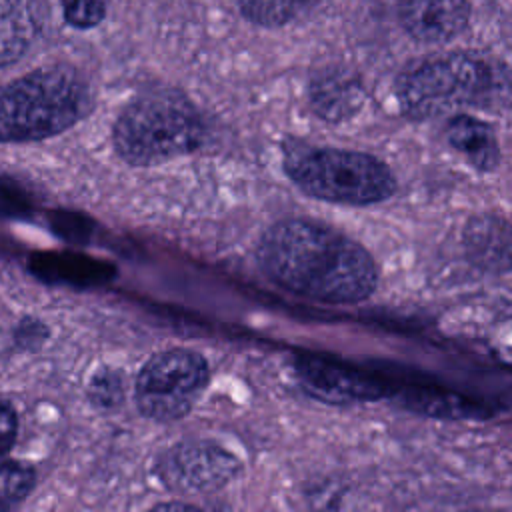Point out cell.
Returning a JSON list of instances; mask_svg holds the SVG:
<instances>
[{
    "instance_id": "6da1fadb",
    "label": "cell",
    "mask_w": 512,
    "mask_h": 512,
    "mask_svg": "<svg viewBox=\"0 0 512 512\" xmlns=\"http://www.w3.org/2000/svg\"><path fill=\"white\" fill-rule=\"evenodd\" d=\"M260 270L280 288L326 304H356L378 286L370 252L340 230L310 218L272 224L256 248Z\"/></svg>"
},
{
    "instance_id": "7a4b0ae2",
    "label": "cell",
    "mask_w": 512,
    "mask_h": 512,
    "mask_svg": "<svg viewBox=\"0 0 512 512\" xmlns=\"http://www.w3.org/2000/svg\"><path fill=\"white\" fill-rule=\"evenodd\" d=\"M92 110L82 74L54 64L0 86V142H38L78 124Z\"/></svg>"
},
{
    "instance_id": "3957f363",
    "label": "cell",
    "mask_w": 512,
    "mask_h": 512,
    "mask_svg": "<svg viewBox=\"0 0 512 512\" xmlns=\"http://www.w3.org/2000/svg\"><path fill=\"white\" fill-rule=\"evenodd\" d=\"M116 154L132 166H156L190 154L204 142V120L174 90L138 96L112 128Z\"/></svg>"
},
{
    "instance_id": "277c9868",
    "label": "cell",
    "mask_w": 512,
    "mask_h": 512,
    "mask_svg": "<svg viewBox=\"0 0 512 512\" xmlns=\"http://www.w3.org/2000/svg\"><path fill=\"white\" fill-rule=\"evenodd\" d=\"M496 92L498 76L494 68L480 56L466 52L422 60L396 82L398 104L414 120H430L484 106Z\"/></svg>"
},
{
    "instance_id": "5b68a950",
    "label": "cell",
    "mask_w": 512,
    "mask_h": 512,
    "mask_svg": "<svg viewBox=\"0 0 512 512\" xmlns=\"http://www.w3.org/2000/svg\"><path fill=\"white\" fill-rule=\"evenodd\" d=\"M286 172L304 194L332 204L368 206L396 192L390 168L358 150L308 148L288 154Z\"/></svg>"
},
{
    "instance_id": "8992f818",
    "label": "cell",
    "mask_w": 512,
    "mask_h": 512,
    "mask_svg": "<svg viewBox=\"0 0 512 512\" xmlns=\"http://www.w3.org/2000/svg\"><path fill=\"white\" fill-rule=\"evenodd\" d=\"M210 380L206 358L190 348L154 354L136 376L134 400L142 416L172 422L186 416Z\"/></svg>"
},
{
    "instance_id": "52a82bcc",
    "label": "cell",
    "mask_w": 512,
    "mask_h": 512,
    "mask_svg": "<svg viewBox=\"0 0 512 512\" xmlns=\"http://www.w3.org/2000/svg\"><path fill=\"white\" fill-rule=\"evenodd\" d=\"M240 470V460L210 440L174 444L158 460L162 484L180 494H210L224 488Z\"/></svg>"
},
{
    "instance_id": "ba28073f",
    "label": "cell",
    "mask_w": 512,
    "mask_h": 512,
    "mask_svg": "<svg viewBox=\"0 0 512 512\" xmlns=\"http://www.w3.org/2000/svg\"><path fill=\"white\" fill-rule=\"evenodd\" d=\"M468 20L466 0H402L400 4V24L418 42H448L464 32Z\"/></svg>"
},
{
    "instance_id": "9c48e42d",
    "label": "cell",
    "mask_w": 512,
    "mask_h": 512,
    "mask_svg": "<svg viewBox=\"0 0 512 512\" xmlns=\"http://www.w3.org/2000/svg\"><path fill=\"white\" fill-rule=\"evenodd\" d=\"M366 100L360 78L344 68H326L310 82V104L328 122H342L354 116Z\"/></svg>"
},
{
    "instance_id": "30bf717a",
    "label": "cell",
    "mask_w": 512,
    "mask_h": 512,
    "mask_svg": "<svg viewBox=\"0 0 512 512\" xmlns=\"http://www.w3.org/2000/svg\"><path fill=\"white\" fill-rule=\"evenodd\" d=\"M446 138L474 168L490 172L500 162V148L494 128L470 114H452L446 126Z\"/></svg>"
},
{
    "instance_id": "8fae6325",
    "label": "cell",
    "mask_w": 512,
    "mask_h": 512,
    "mask_svg": "<svg viewBox=\"0 0 512 512\" xmlns=\"http://www.w3.org/2000/svg\"><path fill=\"white\" fill-rule=\"evenodd\" d=\"M38 32L28 0H0V68L20 60Z\"/></svg>"
},
{
    "instance_id": "7c38bea8",
    "label": "cell",
    "mask_w": 512,
    "mask_h": 512,
    "mask_svg": "<svg viewBox=\"0 0 512 512\" xmlns=\"http://www.w3.org/2000/svg\"><path fill=\"white\" fill-rule=\"evenodd\" d=\"M300 376L306 388L330 402H346L378 394L372 392L370 384L358 374L346 372L338 366H328L324 362H304L300 368Z\"/></svg>"
},
{
    "instance_id": "4fadbf2b",
    "label": "cell",
    "mask_w": 512,
    "mask_h": 512,
    "mask_svg": "<svg viewBox=\"0 0 512 512\" xmlns=\"http://www.w3.org/2000/svg\"><path fill=\"white\" fill-rule=\"evenodd\" d=\"M318 0H234L240 14L258 26H282Z\"/></svg>"
},
{
    "instance_id": "5bb4252c",
    "label": "cell",
    "mask_w": 512,
    "mask_h": 512,
    "mask_svg": "<svg viewBox=\"0 0 512 512\" xmlns=\"http://www.w3.org/2000/svg\"><path fill=\"white\" fill-rule=\"evenodd\" d=\"M34 482L36 474L32 466L10 456L0 460V510L20 504L32 492Z\"/></svg>"
},
{
    "instance_id": "9a60e30c",
    "label": "cell",
    "mask_w": 512,
    "mask_h": 512,
    "mask_svg": "<svg viewBox=\"0 0 512 512\" xmlns=\"http://www.w3.org/2000/svg\"><path fill=\"white\" fill-rule=\"evenodd\" d=\"M64 20L78 30L98 26L106 16L104 0H60Z\"/></svg>"
},
{
    "instance_id": "2e32d148",
    "label": "cell",
    "mask_w": 512,
    "mask_h": 512,
    "mask_svg": "<svg viewBox=\"0 0 512 512\" xmlns=\"http://www.w3.org/2000/svg\"><path fill=\"white\" fill-rule=\"evenodd\" d=\"M18 434V414L10 402L0 400V460L8 458Z\"/></svg>"
}]
</instances>
